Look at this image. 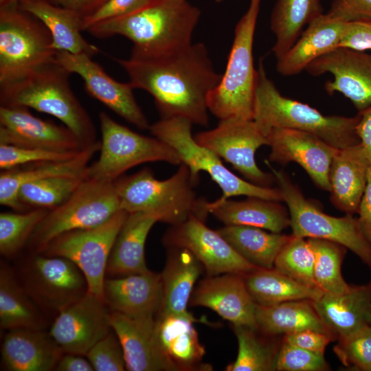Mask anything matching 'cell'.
I'll return each instance as SVG.
<instances>
[{"instance_id":"cell-1","label":"cell","mask_w":371,"mask_h":371,"mask_svg":"<svg viewBox=\"0 0 371 371\" xmlns=\"http://www.w3.org/2000/svg\"><path fill=\"white\" fill-rule=\"evenodd\" d=\"M111 58L126 72L133 89L153 96L161 118L183 117L193 124L208 125L207 98L222 74L203 43L153 59Z\"/></svg>"},{"instance_id":"cell-2","label":"cell","mask_w":371,"mask_h":371,"mask_svg":"<svg viewBox=\"0 0 371 371\" xmlns=\"http://www.w3.org/2000/svg\"><path fill=\"white\" fill-rule=\"evenodd\" d=\"M201 14L188 0H155L133 13L100 22L86 31L100 38L124 36L133 43L130 58L153 59L192 44Z\"/></svg>"},{"instance_id":"cell-3","label":"cell","mask_w":371,"mask_h":371,"mask_svg":"<svg viewBox=\"0 0 371 371\" xmlns=\"http://www.w3.org/2000/svg\"><path fill=\"white\" fill-rule=\"evenodd\" d=\"M70 73L53 62L0 85L1 105L23 106L52 115L85 146L95 142L96 131L69 82Z\"/></svg>"},{"instance_id":"cell-4","label":"cell","mask_w":371,"mask_h":371,"mask_svg":"<svg viewBox=\"0 0 371 371\" xmlns=\"http://www.w3.org/2000/svg\"><path fill=\"white\" fill-rule=\"evenodd\" d=\"M253 120L267 137L274 128H286L311 133L331 146L342 149L359 143L354 117L325 115L302 102L283 95L268 77L260 60Z\"/></svg>"},{"instance_id":"cell-5","label":"cell","mask_w":371,"mask_h":371,"mask_svg":"<svg viewBox=\"0 0 371 371\" xmlns=\"http://www.w3.org/2000/svg\"><path fill=\"white\" fill-rule=\"evenodd\" d=\"M120 209L128 213L155 215L159 222L170 225L194 216L205 221L209 212L207 201L198 197L188 167L181 164L169 178L159 180L145 168L115 181Z\"/></svg>"},{"instance_id":"cell-6","label":"cell","mask_w":371,"mask_h":371,"mask_svg":"<svg viewBox=\"0 0 371 371\" xmlns=\"http://www.w3.org/2000/svg\"><path fill=\"white\" fill-rule=\"evenodd\" d=\"M261 0H250L236 23L225 72L207 98L208 111L219 120H253L258 69L253 44Z\"/></svg>"},{"instance_id":"cell-7","label":"cell","mask_w":371,"mask_h":371,"mask_svg":"<svg viewBox=\"0 0 371 371\" xmlns=\"http://www.w3.org/2000/svg\"><path fill=\"white\" fill-rule=\"evenodd\" d=\"M192 124L183 117L161 118L150 125L148 130L153 136L175 150L181 164L188 167L195 186L199 182L200 172H205L221 189L223 194L220 199L245 196L284 201L278 187L260 186L230 171L216 154L196 142L192 134Z\"/></svg>"},{"instance_id":"cell-8","label":"cell","mask_w":371,"mask_h":371,"mask_svg":"<svg viewBox=\"0 0 371 371\" xmlns=\"http://www.w3.org/2000/svg\"><path fill=\"white\" fill-rule=\"evenodd\" d=\"M99 121L100 155L89 165L87 178L113 182L130 168L142 164L164 161L181 164L175 150L158 138L139 134L103 111L99 114Z\"/></svg>"},{"instance_id":"cell-9","label":"cell","mask_w":371,"mask_h":371,"mask_svg":"<svg viewBox=\"0 0 371 371\" xmlns=\"http://www.w3.org/2000/svg\"><path fill=\"white\" fill-rule=\"evenodd\" d=\"M271 171L289 210L293 235L337 243L352 251L371 269V246L363 235L357 217L327 214L305 197L284 170L271 168Z\"/></svg>"},{"instance_id":"cell-10","label":"cell","mask_w":371,"mask_h":371,"mask_svg":"<svg viewBox=\"0 0 371 371\" xmlns=\"http://www.w3.org/2000/svg\"><path fill=\"white\" fill-rule=\"evenodd\" d=\"M120 210L115 181L85 178L65 202L49 210L29 243L39 253L58 236L98 226Z\"/></svg>"},{"instance_id":"cell-11","label":"cell","mask_w":371,"mask_h":371,"mask_svg":"<svg viewBox=\"0 0 371 371\" xmlns=\"http://www.w3.org/2000/svg\"><path fill=\"white\" fill-rule=\"evenodd\" d=\"M52 36L19 4L0 7V85L54 61Z\"/></svg>"},{"instance_id":"cell-12","label":"cell","mask_w":371,"mask_h":371,"mask_svg":"<svg viewBox=\"0 0 371 371\" xmlns=\"http://www.w3.org/2000/svg\"><path fill=\"white\" fill-rule=\"evenodd\" d=\"M128 214L127 212L120 210L98 226L63 234L53 239L39 253L62 256L71 260L83 273L87 282L88 292L103 299L108 260Z\"/></svg>"},{"instance_id":"cell-13","label":"cell","mask_w":371,"mask_h":371,"mask_svg":"<svg viewBox=\"0 0 371 371\" xmlns=\"http://www.w3.org/2000/svg\"><path fill=\"white\" fill-rule=\"evenodd\" d=\"M196 142L229 163L247 181L263 187H273V174L262 170L256 153L267 145V137L253 120L226 119L212 129L198 133Z\"/></svg>"},{"instance_id":"cell-14","label":"cell","mask_w":371,"mask_h":371,"mask_svg":"<svg viewBox=\"0 0 371 371\" xmlns=\"http://www.w3.org/2000/svg\"><path fill=\"white\" fill-rule=\"evenodd\" d=\"M24 289L42 308L57 313L88 292L87 280L68 258L38 253L25 269Z\"/></svg>"},{"instance_id":"cell-15","label":"cell","mask_w":371,"mask_h":371,"mask_svg":"<svg viewBox=\"0 0 371 371\" xmlns=\"http://www.w3.org/2000/svg\"><path fill=\"white\" fill-rule=\"evenodd\" d=\"M163 242L169 248L189 250L200 261L207 276L245 275L259 268L237 253L216 230L209 228L205 221L194 216L171 225Z\"/></svg>"},{"instance_id":"cell-16","label":"cell","mask_w":371,"mask_h":371,"mask_svg":"<svg viewBox=\"0 0 371 371\" xmlns=\"http://www.w3.org/2000/svg\"><path fill=\"white\" fill-rule=\"evenodd\" d=\"M109 313L102 298L87 292L57 313L49 333L63 353L85 356L111 330Z\"/></svg>"},{"instance_id":"cell-17","label":"cell","mask_w":371,"mask_h":371,"mask_svg":"<svg viewBox=\"0 0 371 371\" xmlns=\"http://www.w3.org/2000/svg\"><path fill=\"white\" fill-rule=\"evenodd\" d=\"M55 61L81 77L87 92L110 110L141 130L149 129L147 118L138 105L130 82H118L107 74L91 57L57 52Z\"/></svg>"},{"instance_id":"cell-18","label":"cell","mask_w":371,"mask_h":371,"mask_svg":"<svg viewBox=\"0 0 371 371\" xmlns=\"http://www.w3.org/2000/svg\"><path fill=\"white\" fill-rule=\"evenodd\" d=\"M305 70L314 76L332 74L325 90L330 95H344L358 113L371 106V54L337 47L313 60Z\"/></svg>"},{"instance_id":"cell-19","label":"cell","mask_w":371,"mask_h":371,"mask_svg":"<svg viewBox=\"0 0 371 371\" xmlns=\"http://www.w3.org/2000/svg\"><path fill=\"white\" fill-rule=\"evenodd\" d=\"M267 138L270 161L282 166L297 164L317 188L329 192L330 166L339 149L311 133L291 128H272Z\"/></svg>"},{"instance_id":"cell-20","label":"cell","mask_w":371,"mask_h":371,"mask_svg":"<svg viewBox=\"0 0 371 371\" xmlns=\"http://www.w3.org/2000/svg\"><path fill=\"white\" fill-rule=\"evenodd\" d=\"M0 144L57 152L82 150L85 146L65 126L33 115L23 106H0Z\"/></svg>"},{"instance_id":"cell-21","label":"cell","mask_w":371,"mask_h":371,"mask_svg":"<svg viewBox=\"0 0 371 371\" xmlns=\"http://www.w3.org/2000/svg\"><path fill=\"white\" fill-rule=\"evenodd\" d=\"M190 305L208 308L232 325L257 328L256 309L243 275L207 276L194 289Z\"/></svg>"},{"instance_id":"cell-22","label":"cell","mask_w":371,"mask_h":371,"mask_svg":"<svg viewBox=\"0 0 371 371\" xmlns=\"http://www.w3.org/2000/svg\"><path fill=\"white\" fill-rule=\"evenodd\" d=\"M109 321L129 371H175L155 335V317H131L110 311Z\"/></svg>"},{"instance_id":"cell-23","label":"cell","mask_w":371,"mask_h":371,"mask_svg":"<svg viewBox=\"0 0 371 371\" xmlns=\"http://www.w3.org/2000/svg\"><path fill=\"white\" fill-rule=\"evenodd\" d=\"M161 273L151 271L105 278L103 300L112 311L131 317H155L161 301Z\"/></svg>"},{"instance_id":"cell-24","label":"cell","mask_w":371,"mask_h":371,"mask_svg":"<svg viewBox=\"0 0 371 371\" xmlns=\"http://www.w3.org/2000/svg\"><path fill=\"white\" fill-rule=\"evenodd\" d=\"M63 354L49 333L17 328L8 330L1 347V368L8 371H50Z\"/></svg>"},{"instance_id":"cell-25","label":"cell","mask_w":371,"mask_h":371,"mask_svg":"<svg viewBox=\"0 0 371 371\" xmlns=\"http://www.w3.org/2000/svg\"><path fill=\"white\" fill-rule=\"evenodd\" d=\"M100 148V142L96 141L69 159L36 163L3 170L0 175L1 205L17 212H25L29 209L19 199L20 188L25 183L56 176L87 177L89 163Z\"/></svg>"},{"instance_id":"cell-26","label":"cell","mask_w":371,"mask_h":371,"mask_svg":"<svg viewBox=\"0 0 371 371\" xmlns=\"http://www.w3.org/2000/svg\"><path fill=\"white\" fill-rule=\"evenodd\" d=\"M197 322H206L192 315H157L155 318L158 344L175 371L212 370L211 366L201 363L205 350L193 325Z\"/></svg>"},{"instance_id":"cell-27","label":"cell","mask_w":371,"mask_h":371,"mask_svg":"<svg viewBox=\"0 0 371 371\" xmlns=\"http://www.w3.org/2000/svg\"><path fill=\"white\" fill-rule=\"evenodd\" d=\"M370 164L360 143L339 149L329 170L330 200L346 214L358 212Z\"/></svg>"},{"instance_id":"cell-28","label":"cell","mask_w":371,"mask_h":371,"mask_svg":"<svg viewBox=\"0 0 371 371\" xmlns=\"http://www.w3.org/2000/svg\"><path fill=\"white\" fill-rule=\"evenodd\" d=\"M19 6L46 27L52 36V47L56 52L91 57L99 52L97 46L82 36L84 16L78 12L47 0H21Z\"/></svg>"},{"instance_id":"cell-29","label":"cell","mask_w":371,"mask_h":371,"mask_svg":"<svg viewBox=\"0 0 371 371\" xmlns=\"http://www.w3.org/2000/svg\"><path fill=\"white\" fill-rule=\"evenodd\" d=\"M313 304L336 339L371 324V290L368 284L351 285L348 291L340 294L324 292Z\"/></svg>"},{"instance_id":"cell-30","label":"cell","mask_w":371,"mask_h":371,"mask_svg":"<svg viewBox=\"0 0 371 371\" xmlns=\"http://www.w3.org/2000/svg\"><path fill=\"white\" fill-rule=\"evenodd\" d=\"M346 23L324 13L315 19L292 47L277 59L278 72L284 76L297 75L317 58L337 48Z\"/></svg>"},{"instance_id":"cell-31","label":"cell","mask_w":371,"mask_h":371,"mask_svg":"<svg viewBox=\"0 0 371 371\" xmlns=\"http://www.w3.org/2000/svg\"><path fill=\"white\" fill-rule=\"evenodd\" d=\"M209 214L225 225H246L281 233L290 227L291 218L286 206L280 201L256 196L240 201L220 199L207 202Z\"/></svg>"},{"instance_id":"cell-32","label":"cell","mask_w":371,"mask_h":371,"mask_svg":"<svg viewBox=\"0 0 371 371\" xmlns=\"http://www.w3.org/2000/svg\"><path fill=\"white\" fill-rule=\"evenodd\" d=\"M170 249L161 273L162 295L157 316L191 315L188 306L203 267L189 250Z\"/></svg>"},{"instance_id":"cell-33","label":"cell","mask_w":371,"mask_h":371,"mask_svg":"<svg viewBox=\"0 0 371 371\" xmlns=\"http://www.w3.org/2000/svg\"><path fill=\"white\" fill-rule=\"evenodd\" d=\"M158 218L143 212L128 213L112 247L106 274L120 277L144 273L149 269L145 258L148 234Z\"/></svg>"},{"instance_id":"cell-34","label":"cell","mask_w":371,"mask_h":371,"mask_svg":"<svg viewBox=\"0 0 371 371\" xmlns=\"http://www.w3.org/2000/svg\"><path fill=\"white\" fill-rule=\"evenodd\" d=\"M256 322L258 330L267 336L285 335L307 329L332 334L309 300H291L272 306L257 304Z\"/></svg>"},{"instance_id":"cell-35","label":"cell","mask_w":371,"mask_h":371,"mask_svg":"<svg viewBox=\"0 0 371 371\" xmlns=\"http://www.w3.org/2000/svg\"><path fill=\"white\" fill-rule=\"evenodd\" d=\"M243 276L252 299L260 306H272L298 300L314 301L324 293L318 288L289 277L274 267L258 268Z\"/></svg>"},{"instance_id":"cell-36","label":"cell","mask_w":371,"mask_h":371,"mask_svg":"<svg viewBox=\"0 0 371 371\" xmlns=\"http://www.w3.org/2000/svg\"><path fill=\"white\" fill-rule=\"evenodd\" d=\"M37 304L28 295L10 267L1 262L0 326L5 330L17 328L43 330L45 319Z\"/></svg>"},{"instance_id":"cell-37","label":"cell","mask_w":371,"mask_h":371,"mask_svg":"<svg viewBox=\"0 0 371 371\" xmlns=\"http://www.w3.org/2000/svg\"><path fill=\"white\" fill-rule=\"evenodd\" d=\"M322 14L321 0H276L270 19L276 36L272 52L276 59L292 47L306 25Z\"/></svg>"},{"instance_id":"cell-38","label":"cell","mask_w":371,"mask_h":371,"mask_svg":"<svg viewBox=\"0 0 371 371\" xmlns=\"http://www.w3.org/2000/svg\"><path fill=\"white\" fill-rule=\"evenodd\" d=\"M243 258L259 268H273L279 251L291 235L246 225H225L216 230Z\"/></svg>"},{"instance_id":"cell-39","label":"cell","mask_w":371,"mask_h":371,"mask_svg":"<svg viewBox=\"0 0 371 371\" xmlns=\"http://www.w3.org/2000/svg\"><path fill=\"white\" fill-rule=\"evenodd\" d=\"M238 341L235 361L229 363L226 371L274 370L276 356L280 346L263 339L258 328L243 325H232Z\"/></svg>"},{"instance_id":"cell-40","label":"cell","mask_w":371,"mask_h":371,"mask_svg":"<svg viewBox=\"0 0 371 371\" xmlns=\"http://www.w3.org/2000/svg\"><path fill=\"white\" fill-rule=\"evenodd\" d=\"M314 253V278L324 293L340 294L350 288L344 279L341 265L347 248L330 240L307 238Z\"/></svg>"},{"instance_id":"cell-41","label":"cell","mask_w":371,"mask_h":371,"mask_svg":"<svg viewBox=\"0 0 371 371\" xmlns=\"http://www.w3.org/2000/svg\"><path fill=\"white\" fill-rule=\"evenodd\" d=\"M87 177L56 176L23 185L19 192L22 204L30 209L52 210L65 202Z\"/></svg>"},{"instance_id":"cell-42","label":"cell","mask_w":371,"mask_h":371,"mask_svg":"<svg viewBox=\"0 0 371 371\" xmlns=\"http://www.w3.org/2000/svg\"><path fill=\"white\" fill-rule=\"evenodd\" d=\"M49 210L33 208L19 212L0 214V253L5 258L15 256L29 242L38 225Z\"/></svg>"},{"instance_id":"cell-43","label":"cell","mask_w":371,"mask_h":371,"mask_svg":"<svg viewBox=\"0 0 371 371\" xmlns=\"http://www.w3.org/2000/svg\"><path fill=\"white\" fill-rule=\"evenodd\" d=\"M273 267L301 283L318 288L314 278V253L306 238L291 234L277 255Z\"/></svg>"},{"instance_id":"cell-44","label":"cell","mask_w":371,"mask_h":371,"mask_svg":"<svg viewBox=\"0 0 371 371\" xmlns=\"http://www.w3.org/2000/svg\"><path fill=\"white\" fill-rule=\"evenodd\" d=\"M337 340L334 352L345 366L371 371V324Z\"/></svg>"},{"instance_id":"cell-45","label":"cell","mask_w":371,"mask_h":371,"mask_svg":"<svg viewBox=\"0 0 371 371\" xmlns=\"http://www.w3.org/2000/svg\"><path fill=\"white\" fill-rule=\"evenodd\" d=\"M80 151L57 152L0 144V168L7 170L32 164L64 161L74 157Z\"/></svg>"},{"instance_id":"cell-46","label":"cell","mask_w":371,"mask_h":371,"mask_svg":"<svg viewBox=\"0 0 371 371\" xmlns=\"http://www.w3.org/2000/svg\"><path fill=\"white\" fill-rule=\"evenodd\" d=\"M330 369L324 355L311 352L282 340L275 364L277 371H325Z\"/></svg>"},{"instance_id":"cell-47","label":"cell","mask_w":371,"mask_h":371,"mask_svg":"<svg viewBox=\"0 0 371 371\" xmlns=\"http://www.w3.org/2000/svg\"><path fill=\"white\" fill-rule=\"evenodd\" d=\"M85 357L96 371L126 370L122 347L112 329L88 351Z\"/></svg>"},{"instance_id":"cell-48","label":"cell","mask_w":371,"mask_h":371,"mask_svg":"<svg viewBox=\"0 0 371 371\" xmlns=\"http://www.w3.org/2000/svg\"><path fill=\"white\" fill-rule=\"evenodd\" d=\"M155 0H107L92 14L83 19V31L100 22L133 13Z\"/></svg>"},{"instance_id":"cell-49","label":"cell","mask_w":371,"mask_h":371,"mask_svg":"<svg viewBox=\"0 0 371 371\" xmlns=\"http://www.w3.org/2000/svg\"><path fill=\"white\" fill-rule=\"evenodd\" d=\"M326 14L342 22L371 21V0H333Z\"/></svg>"},{"instance_id":"cell-50","label":"cell","mask_w":371,"mask_h":371,"mask_svg":"<svg viewBox=\"0 0 371 371\" xmlns=\"http://www.w3.org/2000/svg\"><path fill=\"white\" fill-rule=\"evenodd\" d=\"M338 47L365 52L371 50V21L346 22Z\"/></svg>"},{"instance_id":"cell-51","label":"cell","mask_w":371,"mask_h":371,"mask_svg":"<svg viewBox=\"0 0 371 371\" xmlns=\"http://www.w3.org/2000/svg\"><path fill=\"white\" fill-rule=\"evenodd\" d=\"M335 337L330 333L307 329L284 335L282 341L304 350L324 355L326 346Z\"/></svg>"},{"instance_id":"cell-52","label":"cell","mask_w":371,"mask_h":371,"mask_svg":"<svg viewBox=\"0 0 371 371\" xmlns=\"http://www.w3.org/2000/svg\"><path fill=\"white\" fill-rule=\"evenodd\" d=\"M357 214L361 231L371 246V165L368 172L366 187Z\"/></svg>"},{"instance_id":"cell-53","label":"cell","mask_w":371,"mask_h":371,"mask_svg":"<svg viewBox=\"0 0 371 371\" xmlns=\"http://www.w3.org/2000/svg\"><path fill=\"white\" fill-rule=\"evenodd\" d=\"M358 114L359 120L356 126L357 134L371 165V106Z\"/></svg>"},{"instance_id":"cell-54","label":"cell","mask_w":371,"mask_h":371,"mask_svg":"<svg viewBox=\"0 0 371 371\" xmlns=\"http://www.w3.org/2000/svg\"><path fill=\"white\" fill-rule=\"evenodd\" d=\"M85 355L63 353L58 359L54 370L56 371H93L94 369Z\"/></svg>"},{"instance_id":"cell-55","label":"cell","mask_w":371,"mask_h":371,"mask_svg":"<svg viewBox=\"0 0 371 371\" xmlns=\"http://www.w3.org/2000/svg\"><path fill=\"white\" fill-rule=\"evenodd\" d=\"M55 4L74 10L84 17L97 10L107 0H47Z\"/></svg>"},{"instance_id":"cell-56","label":"cell","mask_w":371,"mask_h":371,"mask_svg":"<svg viewBox=\"0 0 371 371\" xmlns=\"http://www.w3.org/2000/svg\"><path fill=\"white\" fill-rule=\"evenodd\" d=\"M21 0H0V7L19 4Z\"/></svg>"},{"instance_id":"cell-57","label":"cell","mask_w":371,"mask_h":371,"mask_svg":"<svg viewBox=\"0 0 371 371\" xmlns=\"http://www.w3.org/2000/svg\"><path fill=\"white\" fill-rule=\"evenodd\" d=\"M368 284V286H370V290H371V280L370 281V282H369Z\"/></svg>"},{"instance_id":"cell-58","label":"cell","mask_w":371,"mask_h":371,"mask_svg":"<svg viewBox=\"0 0 371 371\" xmlns=\"http://www.w3.org/2000/svg\"><path fill=\"white\" fill-rule=\"evenodd\" d=\"M215 1H216V2H221V1H223V0H215Z\"/></svg>"}]
</instances>
